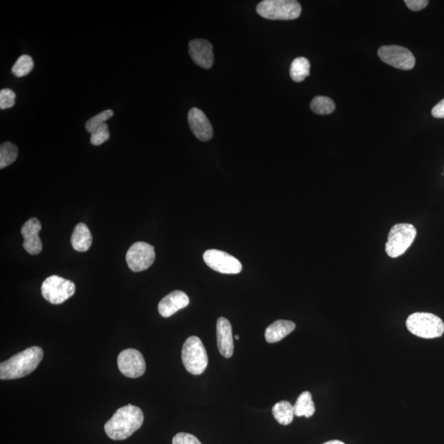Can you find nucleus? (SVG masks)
Here are the masks:
<instances>
[{
	"mask_svg": "<svg viewBox=\"0 0 444 444\" xmlns=\"http://www.w3.org/2000/svg\"><path fill=\"white\" fill-rule=\"evenodd\" d=\"M144 416L141 410L133 405L117 410L105 424V432L113 440H125L143 426Z\"/></svg>",
	"mask_w": 444,
	"mask_h": 444,
	"instance_id": "1",
	"label": "nucleus"
},
{
	"mask_svg": "<svg viewBox=\"0 0 444 444\" xmlns=\"http://www.w3.org/2000/svg\"><path fill=\"white\" fill-rule=\"evenodd\" d=\"M43 356V350L39 346H32L21 351L0 364V379L8 380L27 376L37 368Z\"/></svg>",
	"mask_w": 444,
	"mask_h": 444,
	"instance_id": "2",
	"label": "nucleus"
},
{
	"mask_svg": "<svg viewBox=\"0 0 444 444\" xmlns=\"http://www.w3.org/2000/svg\"><path fill=\"white\" fill-rule=\"evenodd\" d=\"M257 13L269 20H294L301 13V6L295 0H265L258 4Z\"/></svg>",
	"mask_w": 444,
	"mask_h": 444,
	"instance_id": "3",
	"label": "nucleus"
},
{
	"mask_svg": "<svg viewBox=\"0 0 444 444\" xmlns=\"http://www.w3.org/2000/svg\"><path fill=\"white\" fill-rule=\"evenodd\" d=\"M182 357L185 369L194 375L202 374L208 367L207 350L198 336H190L185 341Z\"/></svg>",
	"mask_w": 444,
	"mask_h": 444,
	"instance_id": "4",
	"label": "nucleus"
},
{
	"mask_svg": "<svg viewBox=\"0 0 444 444\" xmlns=\"http://www.w3.org/2000/svg\"><path fill=\"white\" fill-rule=\"evenodd\" d=\"M407 329L419 338L432 339L444 333V324L438 316L429 313H414L408 317Z\"/></svg>",
	"mask_w": 444,
	"mask_h": 444,
	"instance_id": "5",
	"label": "nucleus"
},
{
	"mask_svg": "<svg viewBox=\"0 0 444 444\" xmlns=\"http://www.w3.org/2000/svg\"><path fill=\"white\" fill-rule=\"evenodd\" d=\"M417 236V229L412 224H397L392 227L388 234L386 243V253L391 258H398L403 255Z\"/></svg>",
	"mask_w": 444,
	"mask_h": 444,
	"instance_id": "6",
	"label": "nucleus"
},
{
	"mask_svg": "<svg viewBox=\"0 0 444 444\" xmlns=\"http://www.w3.org/2000/svg\"><path fill=\"white\" fill-rule=\"evenodd\" d=\"M75 283L58 276H51L43 281L42 293L44 298L53 305H61L75 295Z\"/></svg>",
	"mask_w": 444,
	"mask_h": 444,
	"instance_id": "7",
	"label": "nucleus"
},
{
	"mask_svg": "<svg viewBox=\"0 0 444 444\" xmlns=\"http://www.w3.org/2000/svg\"><path fill=\"white\" fill-rule=\"evenodd\" d=\"M156 258L154 247L146 242H137L132 246L126 255V261L130 269L135 272H143L153 265Z\"/></svg>",
	"mask_w": 444,
	"mask_h": 444,
	"instance_id": "8",
	"label": "nucleus"
},
{
	"mask_svg": "<svg viewBox=\"0 0 444 444\" xmlns=\"http://www.w3.org/2000/svg\"><path fill=\"white\" fill-rule=\"evenodd\" d=\"M380 60L402 70H411L416 65V58L407 48L399 46H384L378 51Z\"/></svg>",
	"mask_w": 444,
	"mask_h": 444,
	"instance_id": "9",
	"label": "nucleus"
},
{
	"mask_svg": "<svg viewBox=\"0 0 444 444\" xmlns=\"http://www.w3.org/2000/svg\"><path fill=\"white\" fill-rule=\"evenodd\" d=\"M203 260L213 270L222 274H238L242 271V265L236 258L217 250H209L204 253Z\"/></svg>",
	"mask_w": 444,
	"mask_h": 444,
	"instance_id": "10",
	"label": "nucleus"
},
{
	"mask_svg": "<svg viewBox=\"0 0 444 444\" xmlns=\"http://www.w3.org/2000/svg\"><path fill=\"white\" fill-rule=\"evenodd\" d=\"M117 364L125 376L135 379L143 376L146 372L144 355L135 349H126L120 353Z\"/></svg>",
	"mask_w": 444,
	"mask_h": 444,
	"instance_id": "11",
	"label": "nucleus"
},
{
	"mask_svg": "<svg viewBox=\"0 0 444 444\" xmlns=\"http://www.w3.org/2000/svg\"><path fill=\"white\" fill-rule=\"evenodd\" d=\"M41 230L42 224L37 218L29 219L22 227L23 248L32 255H37L42 250V243L39 237Z\"/></svg>",
	"mask_w": 444,
	"mask_h": 444,
	"instance_id": "12",
	"label": "nucleus"
},
{
	"mask_svg": "<svg viewBox=\"0 0 444 444\" xmlns=\"http://www.w3.org/2000/svg\"><path fill=\"white\" fill-rule=\"evenodd\" d=\"M189 52L193 61L197 65L209 70L213 65V46L203 39H196L189 42Z\"/></svg>",
	"mask_w": 444,
	"mask_h": 444,
	"instance_id": "13",
	"label": "nucleus"
},
{
	"mask_svg": "<svg viewBox=\"0 0 444 444\" xmlns=\"http://www.w3.org/2000/svg\"><path fill=\"white\" fill-rule=\"evenodd\" d=\"M188 121L190 129L198 139L208 141L213 138V126L203 111L194 107L189 112Z\"/></svg>",
	"mask_w": 444,
	"mask_h": 444,
	"instance_id": "14",
	"label": "nucleus"
},
{
	"mask_svg": "<svg viewBox=\"0 0 444 444\" xmlns=\"http://www.w3.org/2000/svg\"><path fill=\"white\" fill-rule=\"evenodd\" d=\"M189 304V296L182 291H175L160 301L158 310L164 318H169Z\"/></svg>",
	"mask_w": 444,
	"mask_h": 444,
	"instance_id": "15",
	"label": "nucleus"
},
{
	"mask_svg": "<svg viewBox=\"0 0 444 444\" xmlns=\"http://www.w3.org/2000/svg\"><path fill=\"white\" fill-rule=\"evenodd\" d=\"M217 338L219 353L224 357L231 358L234 353L232 326L230 322L224 317L217 320Z\"/></svg>",
	"mask_w": 444,
	"mask_h": 444,
	"instance_id": "16",
	"label": "nucleus"
},
{
	"mask_svg": "<svg viewBox=\"0 0 444 444\" xmlns=\"http://www.w3.org/2000/svg\"><path fill=\"white\" fill-rule=\"evenodd\" d=\"M296 329V324L289 320H277L268 326L265 338L268 343H275L285 338Z\"/></svg>",
	"mask_w": 444,
	"mask_h": 444,
	"instance_id": "17",
	"label": "nucleus"
},
{
	"mask_svg": "<svg viewBox=\"0 0 444 444\" xmlns=\"http://www.w3.org/2000/svg\"><path fill=\"white\" fill-rule=\"evenodd\" d=\"M71 243L76 251L87 252L89 250L92 243V236L86 224H77L72 234Z\"/></svg>",
	"mask_w": 444,
	"mask_h": 444,
	"instance_id": "18",
	"label": "nucleus"
},
{
	"mask_svg": "<svg viewBox=\"0 0 444 444\" xmlns=\"http://www.w3.org/2000/svg\"><path fill=\"white\" fill-rule=\"evenodd\" d=\"M295 416L310 418L314 416L315 406L310 392L302 393L294 405Z\"/></svg>",
	"mask_w": 444,
	"mask_h": 444,
	"instance_id": "19",
	"label": "nucleus"
},
{
	"mask_svg": "<svg viewBox=\"0 0 444 444\" xmlns=\"http://www.w3.org/2000/svg\"><path fill=\"white\" fill-rule=\"evenodd\" d=\"M272 414L278 423L282 426H288L294 419V406L287 401L277 402L272 407Z\"/></svg>",
	"mask_w": 444,
	"mask_h": 444,
	"instance_id": "20",
	"label": "nucleus"
},
{
	"mask_svg": "<svg viewBox=\"0 0 444 444\" xmlns=\"http://www.w3.org/2000/svg\"><path fill=\"white\" fill-rule=\"evenodd\" d=\"M310 63L305 57L296 58L291 65L290 75L291 80L296 82H303L310 76Z\"/></svg>",
	"mask_w": 444,
	"mask_h": 444,
	"instance_id": "21",
	"label": "nucleus"
},
{
	"mask_svg": "<svg viewBox=\"0 0 444 444\" xmlns=\"http://www.w3.org/2000/svg\"><path fill=\"white\" fill-rule=\"evenodd\" d=\"M18 149L11 141H6L0 146V169H4L15 163Z\"/></svg>",
	"mask_w": 444,
	"mask_h": 444,
	"instance_id": "22",
	"label": "nucleus"
},
{
	"mask_svg": "<svg viewBox=\"0 0 444 444\" xmlns=\"http://www.w3.org/2000/svg\"><path fill=\"white\" fill-rule=\"evenodd\" d=\"M312 111L317 115H330L335 110L334 101L326 96H316L310 103Z\"/></svg>",
	"mask_w": 444,
	"mask_h": 444,
	"instance_id": "23",
	"label": "nucleus"
},
{
	"mask_svg": "<svg viewBox=\"0 0 444 444\" xmlns=\"http://www.w3.org/2000/svg\"><path fill=\"white\" fill-rule=\"evenodd\" d=\"M34 68L32 58L27 55L21 56L12 68V72L18 77H25L30 73Z\"/></svg>",
	"mask_w": 444,
	"mask_h": 444,
	"instance_id": "24",
	"label": "nucleus"
},
{
	"mask_svg": "<svg viewBox=\"0 0 444 444\" xmlns=\"http://www.w3.org/2000/svg\"><path fill=\"white\" fill-rule=\"evenodd\" d=\"M113 115L114 112L111 110L101 112V113L97 114L87 121L85 125L87 131L91 134L92 132L99 128L101 125L105 124L106 121L110 119Z\"/></svg>",
	"mask_w": 444,
	"mask_h": 444,
	"instance_id": "25",
	"label": "nucleus"
},
{
	"mask_svg": "<svg viewBox=\"0 0 444 444\" xmlns=\"http://www.w3.org/2000/svg\"><path fill=\"white\" fill-rule=\"evenodd\" d=\"M110 139L108 125L106 123L101 125L91 134V144L100 146Z\"/></svg>",
	"mask_w": 444,
	"mask_h": 444,
	"instance_id": "26",
	"label": "nucleus"
},
{
	"mask_svg": "<svg viewBox=\"0 0 444 444\" xmlns=\"http://www.w3.org/2000/svg\"><path fill=\"white\" fill-rule=\"evenodd\" d=\"M16 94L11 89H6L0 91V109L12 108L15 105Z\"/></svg>",
	"mask_w": 444,
	"mask_h": 444,
	"instance_id": "27",
	"label": "nucleus"
},
{
	"mask_svg": "<svg viewBox=\"0 0 444 444\" xmlns=\"http://www.w3.org/2000/svg\"><path fill=\"white\" fill-rule=\"evenodd\" d=\"M172 444H202L193 434L179 433L173 438Z\"/></svg>",
	"mask_w": 444,
	"mask_h": 444,
	"instance_id": "28",
	"label": "nucleus"
},
{
	"mask_svg": "<svg viewBox=\"0 0 444 444\" xmlns=\"http://www.w3.org/2000/svg\"><path fill=\"white\" fill-rule=\"evenodd\" d=\"M405 4L412 11H421L427 7L429 1L427 0H406Z\"/></svg>",
	"mask_w": 444,
	"mask_h": 444,
	"instance_id": "29",
	"label": "nucleus"
},
{
	"mask_svg": "<svg viewBox=\"0 0 444 444\" xmlns=\"http://www.w3.org/2000/svg\"><path fill=\"white\" fill-rule=\"evenodd\" d=\"M432 115L434 118H444V99L439 101L438 103L433 107L432 110Z\"/></svg>",
	"mask_w": 444,
	"mask_h": 444,
	"instance_id": "30",
	"label": "nucleus"
},
{
	"mask_svg": "<svg viewBox=\"0 0 444 444\" xmlns=\"http://www.w3.org/2000/svg\"><path fill=\"white\" fill-rule=\"evenodd\" d=\"M324 444H345V443L339 440H331V441L326 442Z\"/></svg>",
	"mask_w": 444,
	"mask_h": 444,
	"instance_id": "31",
	"label": "nucleus"
},
{
	"mask_svg": "<svg viewBox=\"0 0 444 444\" xmlns=\"http://www.w3.org/2000/svg\"><path fill=\"white\" fill-rule=\"evenodd\" d=\"M235 338H236V340H239V339H240V336H239L238 335H236Z\"/></svg>",
	"mask_w": 444,
	"mask_h": 444,
	"instance_id": "32",
	"label": "nucleus"
}]
</instances>
